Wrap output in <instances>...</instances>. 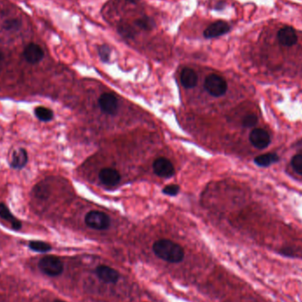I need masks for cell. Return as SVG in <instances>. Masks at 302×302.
Returning a JSON list of instances; mask_svg holds the SVG:
<instances>
[{"instance_id":"1","label":"cell","mask_w":302,"mask_h":302,"mask_svg":"<svg viewBox=\"0 0 302 302\" xmlns=\"http://www.w3.org/2000/svg\"><path fill=\"white\" fill-rule=\"evenodd\" d=\"M155 255L165 262L178 263L184 259L185 252L182 246L170 239H159L153 245Z\"/></svg>"},{"instance_id":"2","label":"cell","mask_w":302,"mask_h":302,"mask_svg":"<svg viewBox=\"0 0 302 302\" xmlns=\"http://www.w3.org/2000/svg\"><path fill=\"white\" fill-rule=\"evenodd\" d=\"M39 268L44 274L50 277L60 276L64 270L63 263L60 261V259L53 255H48L41 259Z\"/></svg>"},{"instance_id":"3","label":"cell","mask_w":302,"mask_h":302,"mask_svg":"<svg viewBox=\"0 0 302 302\" xmlns=\"http://www.w3.org/2000/svg\"><path fill=\"white\" fill-rule=\"evenodd\" d=\"M204 87L211 95L219 97L226 94L228 86L226 80L221 76L218 75H211L205 79Z\"/></svg>"},{"instance_id":"4","label":"cell","mask_w":302,"mask_h":302,"mask_svg":"<svg viewBox=\"0 0 302 302\" xmlns=\"http://www.w3.org/2000/svg\"><path fill=\"white\" fill-rule=\"evenodd\" d=\"M87 226L95 230H105L110 226V219L101 211H89L85 217Z\"/></svg>"},{"instance_id":"5","label":"cell","mask_w":302,"mask_h":302,"mask_svg":"<svg viewBox=\"0 0 302 302\" xmlns=\"http://www.w3.org/2000/svg\"><path fill=\"white\" fill-rule=\"evenodd\" d=\"M153 170L155 174L162 178H170L175 173L173 164L169 159L159 157L153 163Z\"/></svg>"},{"instance_id":"6","label":"cell","mask_w":302,"mask_h":302,"mask_svg":"<svg viewBox=\"0 0 302 302\" xmlns=\"http://www.w3.org/2000/svg\"><path fill=\"white\" fill-rule=\"evenodd\" d=\"M278 43L285 47H292L298 42V36L293 27L286 26L280 28L278 32Z\"/></svg>"},{"instance_id":"7","label":"cell","mask_w":302,"mask_h":302,"mask_svg":"<svg viewBox=\"0 0 302 302\" xmlns=\"http://www.w3.org/2000/svg\"><path fill=\"white\" fill-rule=\"evenodd\" d=\"M249 141L254 147L259 150H263L270 145V136L266 130L256 128L251 132Z\"/></svg>"},{"instance_id":"8","label":"cell","mask_w":302,"mask_h":302,"mask_svg":"<svg viewBox=\"0 0 302 302\" xmlns=\"http://www.w3.org/2000/svg\"><path fill=\"white\" fill-rule=\"evenodd\" d=\"M230 26L229 24L223 21V20H218L214 23L210 25L208 28L204 30V37L211 39V38H215V37H219V36L226 35V33L230 31Z\"/></svg>"},{"instance_id":"9","label":"cell","mask_w":302,"mask_h":302,"mask_svg":"<svg viewBox=\"0 0 302 302\" xmlns=\"http://www.w3.org/2000/svg\"><path fill=\"white\" fill-rule=\"evenodd\" d=\"M95 274L101 281L106 284H116L119 278V273L111 267L99 265L95 269Z\"/></svg>"},{"instance_id":"10","label":"cell","mask_w":302,"mask_h":302,"mask_svg":"<svg viewBox=\"0 0 302 302\" xmlns=\"http://www.w3.org/2000/svg\"><path fill=\"white\" fill-rule=\"evenodd\" d=\"M98 103H99L101 110L107 114L114 115L118 111V106H119L118 100L114 95H111V94H109V93L103 94L100 96Z\"/></svg>"},{"instance_id":"11","label":"cell","mask_w":302,"mask_h":302,"mask_svg":"<svg viewBox=\"0 0 302 302\" xmlns=\"http://www.w3.org/2000/svg\"><path fill=\"white\" fill-rule=\"evenodd\" d=\"M44 52L39 45L36 44H28L24 50V58L28 63L36 64L44 58Z\"/></svg>"},{"instance_id":"12","label":"cell","mask_w":302,"mask_h":302,"mask_svg":"<svg viewBox=\"0 0 302 302\" xmlns=\"http://www.w3.org/2000/svg\"><path fill=\"white\" fill-rule=\"evenodd\" d=\"M99 179L105 186L112 187L120 181V174L115 169L104 168L99 172Z\"/></svg>"},{"instance_id":"13","label":"cell","mask_w":302,"mask_h":302,"mask_svg":"<svg viewBox=\"0 0 302 302\" xmlns=\"http://www.w3.org/2000/svg\"><path fill=\"white\" fill-rule=\"evenodd\" d=\"M28 161V152L24 149H19L13 151L10 165L13 169L20 170L22 169L27 164Z\"/></svg>"},{"instance_id":"14","label":"cell","mask_w":302,"mask_h":302,"mask_svg":"<svg viewBox=\"0 0 302 302\" xmlns=\"http://www.w3.org/2000/svg\"><path fill=\"white\" fill-rule=\"evenodd\" d=\"M180 80L183 86L186 88H193L196 86L198 81L197 75L193 69L185 68L180 75Z\"/></svg>"},{"instance_id":"15","label":"cell","mask_w":302,"mask_h":302,"mask_svg":"<svg viewBox=\"0 0 302 302\" xmlns=\"http://www.w3.org/2000/svg\"><path fill=\"white\" fill-rule=\"evenodd\" d=\"M0 217L10 223L14 230H20L21 228V223L20 220L16 219L4 203H0Z\"/></svg>"},{"instance_id":"16","label":"cell","mask_w":302,"mask_h":302,"mask_svg":"<svg viewBox=\"0 0 302 302\" xmlns=\"http://www.w3.org/2000/svg\"><path fill=\"white\" fill-rule=\"evenodd\" d=\"M278 160H279V157L277 154L266 153V154H262V155L256 156L254 159V163H256L258 166L267 167L277 163Z\"/></svg>"},{"instance_id":"17","label":"cell","mask_w":302,"mask_h":302,"mask_svg":"<svg viewBox=\"0 0 302 302\" xmlns=\"http://www.w3.org/2000/svg\"><path fill=\"white\" fill-rule=\"evenodd\" d=\"M36 118L44 122H49L53 119V111L49 108L39 106L35 109Z\"/></svg>"},{"instance_id":"18","label":"cell","mask_w":302,"mask_h":302,"mask_svg":"<svg viewBox=\"0 0 302 302\" xmlns=\"http://www.w3.org/2000/svg\"><path fill=\"white\" fill-rule=\"evenodd\" d=\"M135 24H136L137 27H139L140 28H142L143 30H146V31H150L155 27V21L150 17L140 18L138 20H136Z\"/></svg>"},{"instance_id":"19","label":"cell","mask_w":302,"mask_h":302,"mask_svg":"<svg viewBox=\"0 0 302 302\" xmlns=\"http://www.w3.org/2000/svg\"><path fill=\"white\" fill-rule=\"evenodd\" d=\"M29 247L31 248L32 250L39 252V253H46L52 249V246L50 244L44 242V241H38V240L30 241Z\"/></svg>"},{"instance_id":"20","label":"cell","mask_w":302,"mask_h":302,"mask_svg":"<svg viewBox=\"0 0 302 302\" xmlns=\"http://www.w3.org/2000/svg\"><path fill=\"white\" fill-rule=\"evenodd\" d=\"M119 33L121 36L127 38H133L135 35V29L127 24H122L119 26Z\"/></svg>"},{"instance_id":"21","label":"cell","mask_w":302,"mask_h":302,"mask_svg":"<svg viewBox=\"0 0 302 302\" xmlns=\"http://www.w3.org/2000/svg\"><path fill=\"white\" fill-rule=\"evenodd\" d=\"M291 164L294 168V171H296L299 174L302 175V154H298V155H294L292 161H291Z\"/></svg>"},{"instance_id":"22","label":"cell","mask_w":302,"mask_h":302,"mask_svg":"<svg viewBox=\"0 0 302 302\" xmlns=\"http://www.w3.org/2000/svg\"><path fill=\"white\" fill-rule=\"evenodd\" d=\"M98 53H99L100 58L103 62H108L110 60V55H111V49L108 47L107 45H102L98 49Z\"/></svg>"},{"instance_id":"23","label":"cell","mask_w":302,"mask_h":302,"mask_svg":"<svg viewBox=\"0 0 302 302\" xmlns=\"http://www.w3.org/2000/svg\"><path fill=\"white\" fill-rule=\"evenodd\" d=\"M257 123V117L254 114H248L243 119V126L245 127H254Z\"/></svg>"},{"instance_id":"24","label":"cell","mask_w":302,"mask_h":302,"mask_svg":"<svg viewBox=\"0 0 302 302\" xmlns=\"http://www.w3.org/2000/svg\"><path fill=\"white\" fill-rule=\"evenodd\" d=\"M179 192V187L177 185H169L163 189V193L164 195H171V196L178 195Z\"/></svg>"},{"instance_id":"25","label":"cell","mask_w":302,"mask_h":302,"mask_svg":"<svg viewBox=\"0 0 302 302\" xmlns=\"http://www.w3.org/2000/svg\"><path fill=\"white\" fill-rule=\"evenodd\" d=\"M3 59H4V54H3V53H2V52L0 51V62H1L2 60H3Z\"/></svg>"},{"instance_id":"26","label":"cell","mask_w":302,"mask_h":302,"mask_svg":"<svg viewBox=\"0 0 302 302\" xmlns=\"http://www.w3.org/2000/svg\"><path fill=\"white\" fill-rule=\"evenodd\" d=\"M128 2H130V3H133V4H135V3H137L139 0H127Z\"/></svg>"},{"instance_id":"27","label":"cell","mask_w":302,"mask_h":302,"mask_svg":"<svg viewBox=\"0 0 302 302\" xmlns=\"http://www.w3.org/2000/svg\"><path fill=\"white\" fill-rule=\"evenodd\" d=\"M63 302V301H61V300H56V301H54V302Z\"/></svg>"}]
</instances>
